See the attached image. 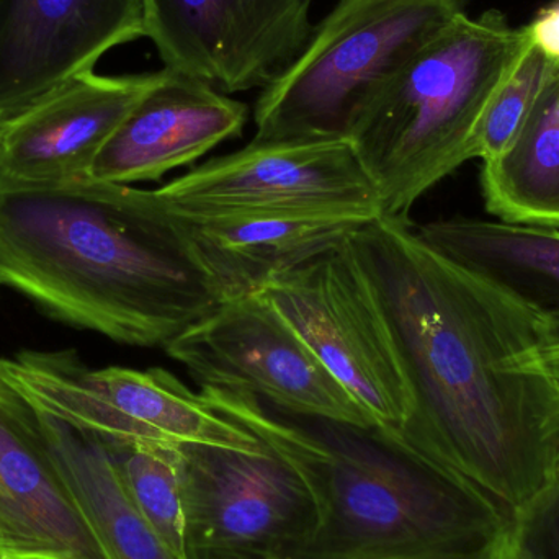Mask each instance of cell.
Here are the masks:
<instances>
[{"label": "cell", "instance_id": "2e32d148", "mask_svg": "<svg viewBox=\"0 0 559 559\" xmlns=\"http://www.w3.org/2000/svg\"><path fill=\"white\" fill-rule=\"evenodd\" d=\"M249 110L199 79L166 69L92 164L88 179L131 186L154 182L241 136Z\"/></svg>", "mask_w": 559, "mask_h": 559}, {"label": "cell", "instance_id": "7c38bea8", "mask_svg": "<svg viewBox=\"0 0 559 559\" xmlns=\"http://www.w3.org/2000/svg\"><path fill=\"white\" fill-rule=\"evenodd\" d=\"M143 36L144 0H0V123Z\"/></svg>", "mask_w": 559, "mask_h": 559}, {"label": "cell", "instance_id": "6da1fadb", "mask_svg": "<svg viewBox=\"0 0 559 559\" xmlns=\"http://www.w3.org/2000/svg\"><path fill=\"white\" fill-rule=\"evenodd\" d=\"M347 242L409 390L394 436L522 511L559 481V380L540 309L427 245L411 219L378 216Z\"/></svg>", "mask_w": 559, "mask_h": 559}, {"label": "cell", "instance_id": "277c9868", "mask_svg": "<svg viewBox=\"0 0 559 559\" xmlns=\"http://www.w3.org/2000/svg\"><path fill=\"white\" fill-rule=\"evenodd\" d=\"M531 45L501 10L460 13L358 108L345 138L384 216L409 219L427 192L479 159L489 111Z\"/></svg>", "mask_w": 559, "mask_h": 559}, {"label": "cell", "instance_id": "e0dca14e", "mask_svg": "<svg viewBox=\"0 0 559 559\" xmlns=\"http://www.w3.org/2000/svg\"><path fill=\"white\" fill-rule=\"evenodd\" d=\"M416 229L437 251L496 280L540 311L559 309L558 228L453 216Z\"/></svg>", "mask_w": 559, "mask_h": 559}, {"label": "cell", "instance_id": "d4e9b609", "mask_svg": "<svg viewBox=\"0 0 559 559\" xmlns=\"http://www.w3.org/2000/svg\"><path fill=\"white\" fill-rule=\"evenodd\" d=\"M496 559H528L525 551L522 550L518 537H515L512 524L508 535H506L504 542H502L501 548H499V554Z\"/></svg>", "mask_w": 559, "mask_h": 559}, {"label": "cell", "instance_id": "8fae6325", "mask_svg": "<svg viewBox=\"0 0 559 559\" xmlns=\"http://www.w3.org/2000/svg\"><path fill=\"white\" fill-rule=\"evenodd\" d=\"M312 0H144L166 69L223 94L264 88L311 36Z\"/></svg>", "mask_w": 559, "mask_h": 559}, {"label": "cell", "instance_id": "9c48e42d", "mask_svg": "<svg viewBox=\"0 0 559 559\" xmlns=\"http://www.w3.org/2000/svg\"><path fill=\"white\" fill-rule=\"evenodd\" d=\"M151 195L157 205L180 215H383L377 187L347 138L252 140L151 190Z\"/></svg>", "mask_w": 559, "mask_h": 559}, {"label": "cell", "instance_id": "44dd1931", "mask_svg": "<svg viewBox=\"0 0 559 559\" xmlns=\"http://www.w3.org/2000/svg\"><path fill=\"white\" fill-rule=\"evenodd\" d=\"M558 74L559 66L531 45L489 111L483 130L479 160L488 163L496 159L515 143Z\"/></svg>", "mask_w": 559, "mask_h": 559}, {"label": "cell", "instance_id": "ac0fdd59", "mask_svg": "<svg viewBox=\"0 0 559 559\" xmlns=\"http://www.w3.org/2000/svg\"><path fill=\"white\" fill-rule=\"evenodd\" d=\"M35 411L62 475L108 558L177 559L134 504L104 442Z\"/></svg>", "mask_w": 559, "mask_h": 559}, {"label": "cell", "instance_id": "ba28073f", "mask_svg": "<svg viewBox=\"0 0 559 559\" xmlns=\"http://www.w3.org/2000/svg\"><path fill=\"white\" fill-rule=\"evenodd\" d=\"M262 296L380 429L406 423L411 396L383 312L344 245L272 278Z\"/></svg>", "mask_w": 559, "mask_h": 559}, {"label": "cell", "instance_id": "30bf717a", "mask_svg": "<svg viewBox=\"0 0 559 559\" xmlns=\"http://www.w3.org/2000/svg\"><path fill=\"white\" fill-rule=\"evenodd\" d=\"M177 447L189 559H289L311 538L314 498L274 450Z\"/></svg>", "mask_w": 559, "mask_h": 559}, {"label": "cell", "instance_id": "9a60e30c", "mask_svg": "<svg viewBox=\"0 0 559 559\" xmlns=\"http://www.w3.org/2000/svg\"><path fill=\"white\" fill-rule=\"evenodd\" d=\"M154 205L223 301L261 292L272 278L344 245L373 222L288 212L193 216Z\"/></svg>", "mask_w": 559, "mask_h": 559}, {"label": "cell", "instance_id": "4fadbf2b", "mask_svg": "<svg viewBox=\"0 0 559 559\" xmlns=\"http://www.w3.org/2000/svg\"><path fill=\"white\" fill-rule=\"evenodd\" d=\"M160 71L78 75L0 123V189L88 179L111 134L159 84Z\"/></svg>", "mask_w": 559, "mask_h": 559}, {"label": "cell", "instance_id": "7a4b0ae2", "mask_svg": "<svg viewBox=\"0 0 559 559\" xmlns=\"http://www.w3.org/2000/svg\"><path fill=\"white\" fill-rule=\"evenodd\" d=\"M0 285L141 348L166 347L223 302L150 190L92 179L0 189Z\"/></svg>", "mask_w": 559, "mask_h": 559}, {"label": "cell", "instance_id": "cb8c5ba5", "mask_svg": "<svg viewBox=\"0 0 559 559\" xmlns=\"http://www.w3.org/2000/svg\"><path fill=\"white\" fill-rule=\"evenodd\" d=\"M542 352L545 364L559 380V309L542 311Z\"/></svg>", "mask_w": 559, "mask_h": 559}, {"label": "cell", "instance_id": "7402d4cb", "mask_svg": "<svg viewBox=\"0 0 559 559\" xmlns=\"http://www.w3.org/2000/svg\"><path fill=\"white\" fill-rule=\"evenodd\" d=\"M512 515V528L528 559H559V481Z\"/></svg>", "mask_w": 559, "mask_h": 559}, {"label": "cell", "instance_id": "8992f818", "mask_svg": "<svg viewBox=\"0 0 559 559\" xmlns=\"http://www.w3.org/2000/svg\"><path fill=\"white\" fill-rule=\"evenodd\" d=\"M0 378L36 409L100 439L264 449L164 368H88L74 350H23L0 358Z\"/></svg>", "mask_w": 559, "mask_h": 559}, {"label": "cell", "instance_id": "5b68a950", "mask_svg": "<svg viewBox=\"0 0 559 559\" xmlns=\"http://www.w3.org/2000/svg\"><path fill=\"white\" fill-rule=\"evenodd\" d=\"M463 12L466 0H338L262 88L254 140L345 138L358 108Z\"/></svg>", "mask_w": 559, "mask_h": 559}, {"label": "cell", "instance_id": "d6986e66", "mask_svg": "<svg viewBox=\"0 0 559 559\" xmlns=\"http://www.w3.org/2000/svg\"><path fill=\"white\" fill-rule=\"evenodd\" d=\"M479 180L499 222L559 229V74L515 143L483 163Z\"/></svg>", "mask_w": 559, "mask_h": 559}, {"label": "cell", "instance_id": "3957f363", "mask_svg": "<svg viewBox=\"0 0 559 559\" xmlns=\"http://www.w3.org/2000/svg\"><path fill=\"white\" fill-rule=\"evenodd\" d=\"M200 397L289 463L314 498L311 538L289 559H496L504 506L380 427L280 413L241 391Z\"/></svg>", "mask_w": 559, "mask_h": 559}, {"label": "cell", "instance_id": "ffe728a7", "mask_svg": "<svg viewBox=\"0 0 559 559\" xmlns=\"http://www.w3.org/2000/svg\"><path fill=\"white\" fill-rule=\"evenodd\" d=\"M100 440L124 488L157 537L174 557L189 559L179 447Z\"/></svg>", "mask_w": 559, "mask_h": 559}, {"label": "cell", "instance_id": "52a82bcc", "mask_svg": "<svg viewBox=\"0 0 559 559\" xmlns=\"http://www.w3.org/2000/svg\"><path fill=\"white\" fill-rule=\"evenodd\" d=\"M164 350L200 388L252 394L289 416L377 427L261 293L225 299Z\"/></svg>", "mask_w": 559, "mask_h": 559}, {"label": "cell", "instance_id": "603a6c76", "mask_svg": "<svg viewBox=\"0 0 559 559\" xmlns=\"http://www.w3.org/2000/svg\"><path fill=\"white\" fill-rule=\"evenodd\" d=\"M524 28L532 45L559 66V0H551L542 7Z\"/></svg>", "mask_w": 559, "mask_h": 559}, {"label": "cell", "instance_id": "5bb4252c", "mask_svg": "<svg viewBox=\"0 0 559 559\" xmlns=\"http://www.w3.org/2000/svg\"><path fill=\"white\" fill-rule=\"evenodd\" d=\"M3 559H110L79 508L35 407L0 378Z\"/></svg>", "mask_w": 559, "mask_h": 559}]
</instances>
